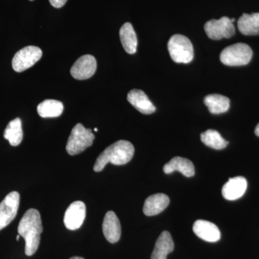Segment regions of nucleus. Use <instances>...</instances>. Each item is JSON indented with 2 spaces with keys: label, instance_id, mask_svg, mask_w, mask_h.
<instances>
[{
  "label": "nucleus",
  "instance_id": "f257e3e1",
  "mask_svg": "<svg viewBox=\"0 0 259 259\" xmlns=\"http://www.w3.org/2000/svg\"><path fill=\"white\" fill-rule=\"evenodd\" d=\"M18 231L25 241V254L31 256L40 245L42 232L40 212L35 209H29L19 223Z\"/></svg>",
  "mask_w": 259,
  "mask_h": 259
},
{
  "label": "nucleus",
  "instance_id": "f03ea898",
  "mask_svg": "<svg viewBox=\"0 0 259 259\" xmlns=\"http://www.w3.org/2000/svg\"><path fill=\"white\" fill-rule=\"evenodd\" d=\"M134 145L127 141L120 140L107 147L97 158L94 171L100 172L108 163L117 166L126 164L134 157Z\"/></svg>",
  "mask_w": 259,
  "mask_h": 259
},
{
  "label": "nucleus",
  "instance_id": "7ed1b4c3",
  "mask_svg": "<svg viewBox=\"0 0 259 259\" xmlns=\"http://www.w3.org/2000/svg\"><path fill=\"white\" fill-rule=\"evenodd\" d=\"M95 138L91 129L85 128L82 124H76L68 139L66 151L71 156L79 154L93 145Z\"/></svg>",
  "mask_w": 259,
  "mask_h": 259
},
{
  "label": "nucleus",
  "instance_id": "20e7f679",
  "mask_svg": "<svg viewBox=\"0 0 259 259\" xmlns=\"http://www.w3.org/2000/svg\"><path fill=\"white\" fill-rule=\"evenodd\" d=\"M168 49L172 60L178 64H188L193 60L194 49L192 42L185 35L176 34L168 42Z\"/></svg>",
  "mask_w": 259,
  "mask_h": 259
},
{
  "label": "nucleus",
  "instance_id": "39448f33",
  "mask_svg": "<svg viewBox=\"0 0 259 259\" xmlns=\"http://www.w3.org/2000/svg\"><path fill=\"white\" fill-rule=\"evenodd\" d=\"M253 51L245 44H236L229 46L221 52V61L230 66H244L251 60Z\"/></svg>",
  "mask_w": 259,
  "mask_h": 259
},
{
  "label": "nucleus",
  "instance_id": "423d86ee",
  "mask_svg": "<svg viewBox=\"0 0 259 259\" xmlns=\"http://www.w3.org/2000/svg\"><path fill=\"white\" fill-rule=\"evenodd\" d=\"M42 55L40 48L33 46L23 48L13 57L12 66L17 72H23L36 64L41 59Z\"/></svg>",
  "mask_w": 259,
  "mask_h": 259
},
{
  "label": "nucleus",
  "instance_id": "0eeeda50",
  "mask_svg": "<svg viewBox=\"0 0 259 259\" xmlns=\"http://www.w3.org/2000/svg\"><path fill=\"white\" fill-rule=\"evenodd\" d=\"M204 28L207 36L212 40L230 38L236 32L231 19L226 16L222 17L219 20H209L205 23Z\"/></svg>",
  "mask_w": 259,
  "mask_h": 259
},
{
  "label": "nucleus",
  "instance_id": "6e6552de",
  "mask_svg": "<svg viewBox=\"0 0 259 259\" xmlns=\"http://www.w3.org/2000/svg\"><path fill=\"white\" fill-rule=\"evenodd\" d=\"M20 205V194L12 192L0 203V231L16 217Z\"/></svg>",
  "mask_w": 259,
  "mask_h": 259
},
{
  "label": "nucleus",
  "instance_id": "1a4fd4ad",
  "mask_svg": "<svg viewBox=\"0 0 259 259\" xmlns=\"http://www.w3.org/2000/svg\"><path fill=\"white\" fill-rule=\"evenodd\" d=\"M85 218L86 205L81 201H76L70 204L65 212V226L70 231H76L82 226Z\"/></svg>",
  "mask_w": 259,
  "mask_h": 259
},
{
  "label": "nucleus",
  "instance_id": "9d476101",
  "mask_svg": "<svg viewBox=\"0 0 259 259\" xmlns=\"http://www.w3.org/2000/svg\"><path fill=\"white\" fill-rule=\"evenodd\" d=\"M97 70V61L93 56H81L74 63L71 69V74L74 79L84 80L90 79Z\"/></svg>",
  "mask_w": 259,
  "mask_h": 259
},
{
  "label": "nucleus",
  "instance_id": "9b49d317",
  "mask_svg": "<svg viewBox=\"0 0 259 259\" xmlns=\"http://www.w3.org/2000/svg\"><path fill=\"white\" fill-rule=\"evenodd\" d=\"M194 234L204 241L215 243L221 239V231L214 223L198 220L193 225Z\"/></svg>",
  "mask_w": 259,
  "mask_h": 259
},
{
  "label": "nucleus",
  "instance_id": "f8f14e48",
  "mask_svg": "<svg viewBox=\"0 0 259 259\" xmlns=\"http://www.w3.org/2000/svg\"><path fill=\"white\" fill-rule=\"evenodd\" d=\"M102 231L107 241L111 243H117L121 236V226L115 212L109 211L105 214L102 223Z\"/></svg>",
  "mask_w": 259,
  "mask_h": 259
},
{
  "label": "nucleus",
  "instance_id": "ddd939ff",
  "mask_svg": "<svg viewBox=\"0 0 259 259\" xmlns=\"http://www.w3.org/2000/svg\"><path fill=\"white\" fill-rule=\"evenodd\" d=\"M248 183L244 177L231 178L223 186L222 194L227 200L233 201L241 198L247 190Z\"/></svg>",
  "mask_w": 259,
  "mask_h": 259
},
{
  "label": "nucleus",
  "instance_id": "4468645a",
  "mask_svg": "<svg viewBox=\"0 0 259 259\" xmlns=\"http://www.w3.org/2000/svg\"><path fill=\"white\" fill-rule=\"evenodd\" d=\"M127 101L141 113L150 115L156 111V107L150 101L144 92L139 90H133L127 95Z\"/></svg>",
  "mask_w": 259,
  "mask_h": 259
},
{
  "label": "nucleus",
  "instance_id": "2eb2a0df",
  "mask_svg": "<svg viewBox=\"0 0 259 259\" xmlns=\"http://www.w3.org/2000/svg\"><path fill=\"white\" fill-rule=\"evenodd\" d=\"M169 202V198L166 194H153L145 201L143 211L146 216L156 215L168 207Z\"/></svg>",
  "mask_w": 259,
  "mask_h": 259
},
{
  "label": "nucleus",
  "instance_id": "dca6fc26",
  "mask_svg": "<svg viewBox=\"0 0 259 259\" xmlns=\"http://www.w3.org/2000/svg\"><path fill=\"white\" fill-rule=\"evenodd\" d=\"M163 170L166 175L178 171L187 177H193L195 174L192 162L187 158L180 157V156L172 158L171 161L164 165Z\"/></svg>",
  "mask_w": 259,
  "mask_h": 259
},
{
  "label": "nucleus",
  "instance_id": "f3484780",
  "mask_svg": "<svg viewBox=\"0 0 259 259\" xmlns=\"http://www.w3.org/2000/svg\"><path fill=\"white\" fill-rule=\"evenodd\" d=\"M175 249V243L168 231L162 232L155 244L151 259H166L167 255Z\"/></svg>",
  "mask_w": 259,
  "mask_h": 259
},
{
  "label": "nucleus",
  "instance_id": "a211bd4d",
  "mask_svg": "<svg viewBox=\"0 0 259 259\" xmlns=\"http://www.w3.org/2000/svg\"><path fill=\"white\" fill-rule=\"evenodd\" d=\"M120 41L127 54H134L137 51L138 39L134 27L130 23H125L120 30Z\"/></svg>",
  "mask_w": 259,
  "mask_h": 259
},
{
  "label": "nucleus",
  "instance_id": "6ab92c4d",
  "mask_svg": "<svg viewBox=\"0 0 259 259\" xmlns=\"http://www.w3.org/2000/svg\"><path fill=\"white\" fill-rule=\"evenodd\" d=\"M238 28L243 35H259V13L243 14L238 20Z\"/></svg>",
  "mask_w": 259,
  "mask_h": 259
},
{
  "label": "nucleus",
  "instance_id": "aec40b11",
  "mask_svg": "<svg viewBox=\"0 0 259 259\" xmlns=\"http://www.w3.org/2000/svg\"><path fill=\"white\" fill-rule=\"evenodd\" d=\"M204 104L208 108L209 111L214 115L224 113L229 110L230 100L223 95L213 94L204 97Z\"/></svg>",
  "mask_w": 259,
  "mask_h": 259
},
{
  "label": "nucleus",
  "instance_id": "412c9836",
  "mask_svg": "<svg viewBox=\"0 0 259 259\" xmlns=\"http://www.w3.org/2000/svg\"><path fill=\"white\" fill-rule=\"evenodd\" d=\"M37 113L44 118L59 117L64 112L62 102L55 100H46L39 104Z\"/></svg>",
  "mask_w": 259,
  "mask_h": 259
},
{
  "label": "nucleus",
  "instance_id": "4be33fe9",
  "mask_svg": "<svg viewBox=\"0 0 259 259\" xmlns=\"http://www.w3.org/2000/svg\"><path fill=\"white\" fill-rule=\"evenodd\" d=\"M4 138L9 141L13 146H18L21 144L23 139L21 120L18 117L10 121L5 130Z\"/></svg>",
  "mask_w": 259,
  "mask_h": 259
},
{
  "label": "nucleus",
  "instance_id": "5701e85b",
  "mask_svg": "<svg viewBox=\"0 0 259 259\" xmlns=\"http://www.w3.org/2000/svg\"><path fill=\"white\" fill-rule=\"evenodd\" d=\"M201 141L206 146L215 150L223 149L228 144V141L214 130H207L201 134Z\"/></svg>",
  "mask_w": 259,
  "mask_h": 259
},
{
  "label": "nucleus",
  "instance_id": "b1692460",
  "mask_svg": "<svg viewBox=\"0 0 259 259\" xmlns=\"http://www.w3.org/2000/svg\"><path fill=\"white\" fill-rule=\"evenodd\" d=\"M51 5L56 8H61L64 7L67 0H49Z\"/></svg>",
  "mask_w": 259,
  "mask_h": 259
},
{
  "label": "nucleus",
  "instance_id": "393cba45",
  "mask_svg": "<svg viewBox=\"0 0 259 259\" xmlns=\"http://www.w3.org/2000/svg\"><path fill=\"white\" fill-rule=\"evenodd\" d=\"M255 134L257 136L259 137V123L257 125L255 129Z\"/></svg>",
  "mask_w": 259,
  "mask_h": 259
},
{
  "label": "nucleus",
  "instance_id": "a878e982",
  "mask_svg": "<svg viewBox=\"0 0 259 259\" xmlns=\"http://www.w3.org/2000/svg\"><path fill=\"white\" fill-rule=\"evenodd\" d=\"M70 259H83V258H81V257L74 256V257H72V258H71Z\"/></svg>",
  "mask_w": 259,
  "mask_h": 259
},
{
  "label": "nucleus",
  "instance_id": "bb28decb",
  "mask_svg": "<svg viewBox=\"0 0 259 259\" xmlns=\"http://www.w3.org/2000/svg\"><path fill=\"white\" fill-rule=\"evenodd\" d=\"M20 235H18V236H17V238H16V239H17V241H19V239H20Z\"/></svg>",
  "mask_w": 259,
  "mask_h": 259
},
{
  "label": "nucleus",
  "instance_id": "cd10ccee",
  "mask_svg": "<svg viewBox=\"0 0 259 259\" xmlns=\"http://www.w3.org/2000/svg\"><path fill=\"white\" fill-rule=\"evenodd\" d=\"M235 20H236V19L235 18L231 19L232 23H234Z\"/></svg>",
  "mask_w": 259,
  "mask_h": 259
},
{
  "label": "nucleus",
  "instance_id": "c85d7f7f",
  "mask_svg": "<svg viewBox=\"0 0 259 259\" xmlns=\"http://www.w3.org/2000/svg\"><path fill=\"white\" fill-rule=\"evenodd\" d=\"M95 131H98V129H97V128H95Z\"/></svg>",
  "mask_w": 259,
  "mask_h": 259
},
{
  "label": "nucleus",
  "instance_id": "c756f323",
  "mask_svg": "<svg viewBox=\"0 0 259 259\" xmlns=\"http://www.w3.org/2000/svg\"><path fill=\"white\" fill-rule=\"evenodd\" d=\"M30 1H33V0H30Z\"/></svg>",
  "mask_w": 259,
  "mask_h": 259
}]
</instances>
